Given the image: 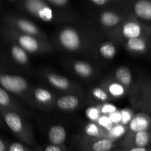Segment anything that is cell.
<instances>
[{"instance_id":"d4e9b609","label":"cell","mask_w":151,"mask_h":151,"mask_svg":"<svg viewBox=\"0 0 151 151\" xmlns=\"http://www.w3.org/2000/svg\"><path fill=\"white\" fill-rule=\"evenodd\" d=\"M132 128L130 131H147L150 125V119L145 116L141 114L137 115L134 119L132 121Z\"/></svg>"},{"instance_id":"83f0119b","label":"cell","mask_w":151,"mask_h":151,"mask_svg":"<svg viewBox=\"0 0 151 151\" xmlns=\"http://www.w3.org/2000/svg\"><path fill=\"white\" fill-rule=\"evenodd\" d=\"M89 2L96 7H106L114 2V1L113 0H91Z\"/></svg>"},{"instance_id":"ba28073f","label":"cell","mask_w":151,"mask_h":151,"mask_svg":"<svg viewBox=\"0 0 151 151\" xmlns=\"http://www.w3.org/2000/svg\"><path fill=\"white\" fill-rule=\"evenodd\" d=\"M42 78L51 87L58 91L66 94H75L81 95L83 91L81 87L66 77L53 72L52 71L44 69L41 70Z\"/></svg>"},{"instance_id":"4dcf8cb0","label":"cell","mask_w":151,"mask_h":151,"mask_svg":"<svg viewBox=\"0 0 151 151\" xmlns=\"http://www.w3.org/2000/svg\"><path fill=\"white\" fill-rule=\"evenodd\" d=\"M8 147L9 145L0 138V151H8Z\"/></svg>"},{"instance_id":"836d02e7","label":"cell","mask_w":151,"mask_h":151,"mask_svg":"<svg viewBox=\"0 0 151 151\" xmlns=\"http://www.w3.org/2000/svg\"><path fill=\"white\" fill-rule=\"evenodd\" d=\"M149 151H151V150H149Z\"/></svg>"},{"instance_id":"2e32d148","label":"cell","mask_w":151,"mask_h":151,"mask_svg":"<svg viewBox=\"0 0 151 151\" xmlns=\"http://www.w3.org/2000/svg\"><path fill=\"white\" fill-rule=\"evenodd\" d=\"M9 44V55L11 60L16 64L21 66L24 68H29L30 66V59H29V54L24 50L19 47L18 44L10 41Z\"/></svg>"},{"instance_id":"d6986e66","label":"cell","mask_w":151,"mask_h":151,"mask_svg":"<svg viewBox=\"0 0 151 151\" xmlns=\"http://www.w3.org/2000/svg\"><path fill=\"white\" fill-rule=\"evenodd\" d=\"M66 128L60 125H54L50 128L48 131V139L50 144L54 145H63L66 142Z\"/></svg>"},{"instance_id":"44dd1931","label":"cell","mask_w":151,"mask_h":151,"mask_svg":"<svg viewBox=\"0 0 151 151\" xmlns=\"http://www.w3.org/2000/svg\"><path fill=\"white\" fill-rule=\"evenodd\" d=\"M100 86L103 87L107 92L110 94L112 98H119L125 94L127 89L124 88L122 85L116 82L115 80L113 81H105L100 84Z\"/></svg>"},{"instance_id":"9a60e30c","label":"cell","mask_w":151,"mask_h":151,"mask_svg":"<svg viewBox=\"0 0 151 151\" xmlns=\"http://www.w3.org/2000/svg\"><path fill=\"white\" fill-rule=\"evenodd\" d=\"M81 103L79 94H66L57 97L55 108L62 111L72 112L80 107Z\"/></svg>"},{"instance_id":"ffe728a7","label":"cell","mask_w":151,"mask_h":151,"mask_svg":"<svg viewBox=\"0 0 151 151\" xmlns=\"http://www.w3.org/2000/svg\"><path fill=\"white\" fill-rule=\"evenodd\" d=\"M126 50L133 54H142L147 48V43L145 37L132 38L124 42Z\"/></svg>"},{"instance_id":"484cf974","label":"cell","mask_w":151,"mask_h":151,"mask_svg":"<svg viewBox=\"0 0 151 151\" xmlns=\"http://www.w3.org/2000/svg\"><path fill=\"white\" fill-rule=\"evenodd\" d=\"M46 1L52 7L60 10L66 8L70 4L69 0H46Z\"/></svg>"},{"instance_id":"e575fe53","label":"cell","mask_w":151,"mask_h":151,"mask_svg":"<svg viewBox=\"0 0 151 151\" xmlns=\"http://www.w3.org/2000/svg\"><path fill=\"white\" fill-rule=\"evenodd\" d=\"M112 151H114V150H112Z\"/></svg>"},{"instance_id":"f1b7e54d","label":"cell","mask_w":151,"mask_h":151,"mask_svg":"<svg viewBox=\"0 0 151 151\" xmlns=\"http://www.w3.org/2000/svg\"><path fill=\"white\" fill-rule=\"evenodd\" d=\"M43 151H66V146L63 145H49L46 146Z\"/></svg>"},{"instance_id":"f546056e","label":"cell","mask_w":151,"mask_h":151,"mask_svg":"<svg viewBox=\"0 0 151 151\" xmlns=\"http://www.w3.org/2000/svg\"><path fill=\"white\" fill-rule=\"evenodd\" d=\"M114 151H149L147 147H134V148H115Z\"/></svg>"},{"instance_id":"cb8c5ba5","label":"cell","mask_w":151,"mask_h":151,"mask_svg":"<svg viewBox=\"0 0 151 151\" xmlns=\"http://www.w3.org/2000/svg\"><path fill=\"white\" fill-rule=\"evenodd\" d=\"M91 97L94 99V100L100 103H106L113 100L110 94L107 92L106 89L102 86H96L91 88Z\"/></svg>"},{"instance_id":"8992f818","label":"cell","mask_w":151,"mask_h":151,"mask_svg":"<svg viewBox=\"0 0 151 151\" xmlns=\"http://www.w3.org/2000/svg\"><path fill=\"white\" fill-rule=\"evenodd\" d=\"M147 29L146 27L131 13L119 26L111 29L109 35L113 39L124 43L127 40L145 37Z\"/></svg>"},{"instance_id":"d6a6232c","label":"cell","mask_w":151,"mask_h":151,"mask_svg":"<svg viewBox=\"0 0 151 151\" xmlns=\"http://www.w3.org/2000/svg\"><path fill=\"white\" fill-rule=\"evenodd\" d=\"M34 151H43L42 150H41V148H39V147H37V148L36 149H35V150H34Z\"/></svg>"},{"instance_id":"1f68e13d","label":"cell","mask_w":151,"mask_h":151,"mask_svg":"<svg viewBox=\"0 0 151 151\" xmlns=\"http://www.w3.org/2000/svg\"><path fill=\"white\" fill-rule=\"evenodd\" d=\"M4 125H5V123H4V120H3V119H2V117H1V115H0V126L2 127V126H4Z\"/></svg>"},{"instance_id":"52a82bcc","label":"cell","mask_w":151,"mask_h":151,"mask_svg":"<svg viewBox=\"0 0 151 151\" xmlns=\"http://www.w3.org/2000/svg\"><path fill=\"white\" fill-rule=\"evenodd\" d=\"M3 25L22 33L48 41V36L41 28L38 27L33 22L23 16L7 15L3 18Z\"/></svg>"},{"instance_id":"5bb4252c","label":"cell","mask_w":151,"mask_h":151,"mask_svg":"<svg viewBox=\"0 0 151 151\" xmlns=\"http://www.w3.org/2000/svg\"><path fill=\"white\" fill-rule=\"evenodd\" d=\"M0 108L14 111L22 116H24L27 114L26 109L16 100L13 94L6 91L1 86H0Z\"/></svg>"},{"instance_id":"7c38bea8","label":"cell","mask_w":151,"mask_h":151,"mask_svg":"<svg viewBox=\"0 0 151 151\" xmlns=\"http://www.w3.org/2000/svg\"><path fill=\"white\" fill-rule=\"evenodd\" d=\"M116 147V142L110 138L83 139L81 142V151H112Z\"/></svg>"},{"instance_id":"e0dca14e","label":"cell","mask_w":151,"mask_h":151,"mask_svg":"<svg viewBox=\"0 0 151 151\" xmlns=\"http://www.w3.org/2000/svg\"><path fill=\"white\" fill-rule=\"evenodd\" d=\"M133 15L136 18L145 21H151V1L139 0L132 5Z\"/></svg>"},{"instance_id":"7402d4cb","label":"cell","mask_w":151,"mask_h":151,"mask_svg":"<svg viewBox=\"0 0 151 151\" xmlns=\"http://www.w3.org/2000/svg\"><path fill=\"white\" fill-rule=\"evenodd\" d=\"M98 53L106 60H113L117 53L116 46L111 41H106L98 46Z\"/></svg>"},{"instance_id":"603a6c76","label":"cell","mask_w":151,"mask_h":151,"mask_svg":"<svg viewBox=\"0 0 151 151\" xmlns=\"http://www.w3.org/2000/svg\"><path fill=\"white\" fill-rule=\"evenodd\" d=\"M86 137H89L90 138L85 139H97L110 138V137H109L108 132L104 129V128L95 125L94 123H91V125H87L86 128Z\"/></svg>"},{"instance_id":"ac0fdd59","label":"cell","mask_w":151,"mask_h":151,"mask_svg":"<svg viewBox=\"0 0 151 151\" xmlns=\"http://www.w3.org/2000/svg\"><path fill=\"white\" fill-rule=\"evenodd\" d=\"M114 78L124 88L128 90L133 84V75L131 71L128 66H119L115 69L114 72Z\"/></svg>"},{"instance_id":"3957f363","label":"cell","mask_w":151,"mask_h":151,"mask_svg":"<svg viewBox=\"0 0 151 151\" xmlns=\"http://www.w3.org/2000/svg\"><path fill=\"white\" fill-rule=\"evenodd\" d=\"M0 115L5 125L22 143L27 146L34 145L35 139L33 131L22 115L3 108H0Z\"/></svg>"},{"instance_id":"6da1fadb","label":"cell","mask_w":151,"mask_h":151,"mask_svg":"<svg viewBox=\"0 0 151 151\" xmlns=\"http://www.w3.org/2000/svg\"><path fill=\"white\" fill-rule=\"evenodd\" d=\"M18 7L33 17L47 23H60L72 21V17L63 10L50 6L46 0H24L18 2Z\"/></svg>"},{"instance_id":"277c9868","label":"cell","mask_w":151,"mask_h":151,"mask_svg":"<svg viewBox=\"0 0 151 151\" xmlns=\"http://www.w3.org/2000/svg\"><path fill=\"white\" fill-rule=\"evenodd\" d=\"M0 86L20 98L27 104L32 106V90L33 86L24 77L6 73L0 69Z\"/></svg>"},{"instance_id":"5b68a950","label":"cell","mask_w":151,"mask_h":151,"mask_svg":"<svg viewBox=\"0 0 151 151\" xmlns=\"http://www.w3.org/2000/svg\"><path fill=\"white\" fill-rule=\"evenodd\" d=\"M59 47L70 52H82L88 45V39L79 29L71 26H66L58 31L55 37Z\"/></svg>"},{"instance_id":"8fae6325","label":"cell","mask_w":151,"mask_h":151,"mask_svg":"<svg viewBox=\"0 0 151 151\" xmlns=\"http://www.w3.org/2000/svg\"><path fill=\"white\" fill-rule=\"evenodd\" d=\"M128 16L114 10H103L97 15V21L102 27L113 29L121 24Z\"/></svg>"},{"instance_id":"7a4b0ae2","label":"cell","mask_w":151,"mask_h":151,"mask_svg":"<svg viewBox=\"0 0 151 151\" xmlns=\"http://www.w3.org/2000/svg\"><path fill=\"white\" fill-rule=\"evenodd\" d=\"M1 32L7 39L16 43L28 54H48L52 51V47L49 41L22 33L4 25L1 27Z\"/></svg>"},{"instance_id":"30bf717a","label":"cell","mask_w":151,"mask_h":151,"mask_svg":"<svg viewBox=\"0 0 151 151\" xmlns=\"http://www.w3.org/2000/svg\"><path fill=\"white\" fill-rule=\"evenodd\" d=\"M56 100V95L50 90L41 86L32 87V107L43 111H50L55 106Z\"/></svg>"},{"instance_id":"9c48e42d","label":"cell","mask_w":151,"mask_h":151,"mask_svg":"<svg viewBox=\"0 0 151 151\" xmlns=\"http://www.w3.org/2000/svg\"><path fill=\"white\" fill-rule=\"evenodd\" d=\"M151 142V133L149 131H128L123 138L116 142V148L147 147Z\"/></svg>"},{"instance_id":"4fadbf2b","label":"cell","mask_w":151,"mask_h":151,"mask_svg":"<svg viewBox=\"0 0 151 151\" xmlns=\"http://www.w3.org/2000/svg\"><path fill=\"white\" fill-rule=\"evenodd\" d=\"M69 69L81 78L85 80L93 79L96 76L95 68L88 62L81 60H72L68 64Z\"/></svg>"},{"instance_id":"4316f807","label":"cell","mask_w":151,"mask_h":151,"mask_svg":"<svg viewBox=\"0 0 151 151\" xmlns=\"http://www.w3.org/2000/svg\"><path fill=\"white\" fill-rule=\"evenodd\" d=\"M8 151H32L30 147L20 142H13L9 145Z\"/></svg>"}]
</instances>
